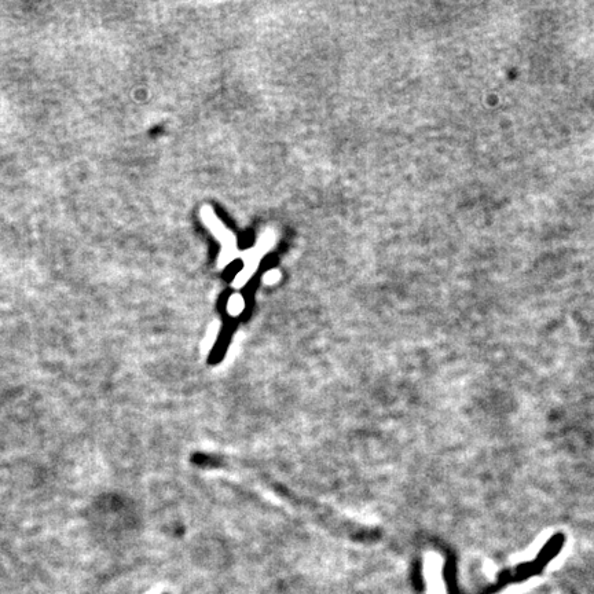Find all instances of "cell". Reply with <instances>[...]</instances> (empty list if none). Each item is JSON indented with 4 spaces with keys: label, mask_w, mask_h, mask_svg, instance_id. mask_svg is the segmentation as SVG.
<instances>
[{
    "label": "cell",
    "mask_w": 594,
    "mask_h": 594,
    "mask_svg": "<svg viewBox=\"0 0 594 594\" xmlns=\"http://www.w3.org/2000/svg\"><path fill=\"white\" fill-rule=\"evenodd\" d=\"M201 216H203L205 225H207L208 229L211 230V233L214 234L220 241V244H222V252H220L219 256V266L225 267L231 260L236 259L238 253L236 237H234V234L231 233L230 230H227L226 227L223 226V223L216 218L215 212L212 211L211 207H204L203 211H201Z\"/></svg>",
    "instance_id": "obj_1"
},
{
    "label": "cell",
    "mask_w": 594,
    "mask_h": 594,
    "mask_svg": "<svg viewBox=\"0 0 594 594\" xmlns=\"http://www.w3.org/2000/svg\"><path fill=\"white\" fill-rule=\"evenodd\" d=\"M275 238H277V236H275L274 231L267 230L266 233H263L262 237L259 238L258 244H256L255 247L244 252L242 260H244L245 266L244 269L241 270V273L238 274L236 281H234L236 288H241L242 285H245V282H247L249 278H251V275L255 273L256 269L259 267L260 259L270 251L271 247H273Z\"/></svg>",
    "instance_id": "obj_2"
},
{
    "label": "cell",
    "mask_w": 594,
    "mask_h": 594,
    "mask_svg": "<svg viewBox=\"0 0 594 594\" xmlns=\"http://www.w3.org/2000/svg\"><path fill=\"white\" fill-rule=\"evenodd\" d=\"M244 299H242L241 296H233L231 297V299L229 300V313L233 314V315H238L241 313L242 310H244Z\"/></svg>",
    "instance_id": "obj_3"
},
{
    "label": "cell",
    "mask_w": 594,
    "mask_h": 594,
    "mask_svg": "<svg viewBox=\"0 0 594 594\" xmlns=\"http://www.w3.org/2000/svg\"><path fill=\"white\" fill-rule=\"evenodd\" d=\"M280 278V271L270 270L267 271L266 275H264L263 281L266 282V284L273 285L275 282L280 281Z\"/></svg>",
    "instance_id": "obj_4"
}]
</instances>
